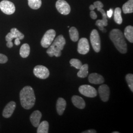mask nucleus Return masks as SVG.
<instances>
[{
    "instance_id": "obj_11",
    "label": "nucleus",
    "mask_w": 133,
    "mask_h": 133,
    "mask_svg": "<svg viewBox=\"0 0 133 133\" xmlns=\"http://www.w3.org/2000/svg\"><path fill=\"white\" fill-rule=\"evenodd\" d=\"M56 8L58 11L63 15H68L71 12V7L65 0H58L56 3Z\"/></svg>"
},
{
    "instance_id": "obj_23",
    "label": "nucleus",
    "mask_w": 133,
    "mask_h": 133,
    "mask_svg": "<svg viewBox=\"0 0 133 133\" xmlns=\"http://www.w3.org/2000/svg\"><path fill=\"white\" fill-rule=\"evenodd\" d=\"M114 21L117 24H122V17L121 16V10L119 8H116L115 10L114 13Z\"/></svg>"
},
{
    "instance_id": "obj_5",
    "label": "nucleus",
    "mask_w": 133,
    "mask_h": 133,
    "mask_svg": "<svg viewBox=\"0 0 133 133\" xmlns=\"http://www.w3.org/2000/svg\"><path fill=\"white\" fill-rule=\"evenodd\" d=\"M19 38L20 40L23 39L24 38V35L21 33L17 29L14 28L10 30V32L5 37V41L7 42V47L12 48L14 44L12 41L14 38Z\"/></svg>"
},
{
    "instance_id": "obj_4",
    "label": "nucleus",
    "mask_w": 133,
    "mask_h": 133,
    "mask_svg": "<svg viewBox=\"0 0 133 133\" xmlns=\"http://www.w3.org/2000/svg\"><path fill=\"white\" fill-rule=\"evenodd\" d=\"M94 5L95 6V9L99 11H100L102 14L103 19L101 20H98L96 22V25H97L100 30L102 31L104 29V27L108 25V20H107V15L105 12V10L102 8L104 6L103 3L100 1H96L94 3Z\"/></svg>"
},
{
    "instance_id": "obj_30",
    "label": "nucleus",
    "mask_w": 133,
    "mask_h": 133,
    "mask_svg": "<svg viewBox=\"0 0 133 133\" xmlns=\"http://www.w3.org/2000/svg\"><path fill=\"white\" fill-rule=\"evenodd\" d=\"M90 17L93 19H96L97 18V14L94 10H91Z\"/></svg>"
},
{
    "instance_id": "obj_13",
    "label": "nucleus",
    "mask_w": 133,
    "mask_h": 133,
    "mask_svg": "<svg viewBox=\"0 0 133 133\" xmlns=\"http://www.w3.org/2000/svg\"><path fill=\"white\" fill-rule=\"evenodd\" d=\"M98 92L101 100L103 102H107L109 99L110 90L109 86L105 84H102L98 89Z\"/></svg>"
},
{
    "instance_id": "obj_22",
    "label": "nucleus",
    "mask_w": 133,
    "mask_h": 133,
    "mask_svg": "<svg viewBox=\"0 0 133 133\" xmlns=\"http://www.w3.org/2000/svg\"><path fill=\"white\" fill-rule=\"evenodd\" d=\"M48 122L46 121H43L38 125L37 132L38 133H48Z\"/></svg>"
},
{
    "instance_id": "obj_19",
    "label": "nucleus",
    "mask_w": 133,
    "mask_h": 133,
    "mask_svg": "<svg viewBox=\"0 0 133 133\" xmlns=\"http://www.w3.org/2000/svg\"><path fill=\"white\" fill-rule=\"evenodd\" d=\"M30 52V48L28 44L24 43L21 46L19 53L22 58H27Z\"/></svg>"
},
{
    "instance_id": "obj_27",
    "label": "nucleus",
    "mask_w": 133,
    "mask_h": 133,
    "mask_svg": "<svg viewBox=\"0 0 133 133\" xmlns=\"http://www.w3.org/2000/svg\"><path fill=\"white\" fill-rule=\"evenodd\" d=\"M70 63L71 66H74L76 69H80L81 66H82V64L81 61L77 59H71L70 61Z\"/></svg>"
},
{
    "instance_id": "obj_1",
    "label": "nucleus",
    "mask_w": 133,
    "mask_h": 133,
    "mask_svg": "<svg viewBox=\"0 0 133 133\" xmlns=\"http://www.w3.org/2000/svg\"><path fill=\"white\" fill-rule=\"evenodd\" d=\"M20 100L22 107L26 109H30L34 106L36 97L33 88L26 86L20 92Z\"/></svg>"
},
{
    "instance_id": "obj_18",
    "label": "nucleus",
    "mask_w": 133,
    "mask_h": 133,
    "mask_svg": "<svg viewBox=\"0 0 133 133\" xmlns=\"http://www.w3.org/2000/svg\"><path fill=\"white\" fill-rule=\"evenodd\" d=\"M66 101L62 98H59L57 100L56 104V109L57 113L59 115L63 114L65 109L66 108Z\"/></svg>"
},
{
    "instance_id": "obj_25",
    "label": "nucleus",
    "mask_w": 133,
    "mask_h": 133,
    "mask_svg": "<svg viewBox=\"0 0 133 133\" xmlns=\"http://www.w3.org/2000/svg\"><path fill=\"white\" fill-rule=\"evenodd\" d=\"M70 37L71 41L73 42H77L79 38V34L77 29L74 27H72L69 30Z\"/></svg>"
},
{
    "instance_id": "obj_2",
    "label": "nucleus",
    "mask_w": 133,
    "mask_h": 133,
    "mask_svg": "<svg viewBox=\"0 0 133 133\" xmlns=\"http://www.w3.org/2000/svg\"><path fill=\"white\" fill-rule=\"evenodd\" d=\"M109 37L114 46L119 52L125 54L127 51V45L123 34L119 29H113L109 34Z\"/></svg>"
},
{
    "instance_id": "obj_15",
    "label": "nucleus",
    "mask_w": 133,
    "mask_h": 133,
    "mask_svg": "<svg viewBox=\"0 0 133 133\" xmlns=\"http://www.w3.org/2000/svg\"><path fill=\"white\" fill-rule=\"evenodd\" d=\"M42 114L39 110H35L31 114L30 119L32 124L35 127H38L40 123Z\"/></svg>"
},
{
    "instance_id": "obj_14",
    "label": "nucleus",
    "mask_w": 133,
    "mask_h": 133,
    "mask_svg": "<svg viewBox=\"0 0 133 133\" xmlns=\"http://www.w3.org/2000/svg\"><path fill=\"white\" fill-rule=\"evenodd\" d=\"M16 108V103L14 101H11L5 105L3 111V116L6 118H10L13 114Z\"/></svg>"
},
{
    "instance_id": "obj_9",
    "label": "nucleus",
    "mask_w": 133,
    "mask_h": 133,
    "mask_svg": "<svg viewBox=\"0 0 133 133\" xmlns=\"http://www.w3.org/2000/svg\"><path fill=\"white\" fill-rule=\"evenodd\" d=\"M79 92L82 95L89 98L97 96V91L95 88L89 85H83L79 87Z\"/></svg>"
},
{
    "instance_id": "obj_20",
    "label": "nucleus",
    "mask_w": 133,
    "mask_h": 133,
    "mask_svg": "<svg viewBox=\"0 0 133 133\" xmlns=\"http://www.w3.org/2000/svg\"><path fill=\"white\" fill-rule=\"evenodd\" d=\"M124 37L129 42L133 43V27L132 26H127L124 30Z\"/></svg>"
},
{
    "instance_id": "obj_21",
    "label": "nucleus",
    "mask_w": 133,
    "mask_h": 133,
    "mask_svg": "<svg viewBox=\"0 0 133 133\" xmlns=\"http://www.w3.org/2000/svg\"><path fill=\"white\" fill-rule=\"evenodd\" d=\"M124 14H127L133 12V0H129L122 6Z\"/></svg>"
},
{
    "instance_id": "obj_7",
    "label": "nucleus",
    "mask_w": 133,
    "mask_h": 133,
    "mask_svg": "<svg viewBox=\"0 0 133 133\" xmlns=\"http://www.w3.org/2000/svg\"><path fill=\"white\" fill-rule=\"evenodd\" d=\"M90 41L92 46L96 52H99L101 50V41L100 36L97 30L94 29L91 32Z\"/></svg>"
},
{
    "instance_id": "obj_17",
    "label": "nucleus",
    "mask_w": 133,
    "mask_h": 133,
    "mask_svg": "<svg viewBox=\"0 0 133 133\" xmlns=\"http://www.w3.org/2000/svg\"><path fill=\"white\" fill-rule=\"evenodd\" d=\"M71 101L74 105L78 109H83L85 107V101L83 98L78 96H73L71 98Z\"/></svg>"
},
{
    "instance_id": "obj_32",
    "label": "nucleus",
    "mask_w": 133,
    "mask_h": 133,
    "mask_svg": "<svg viewBox=\"0 0 133 133\" xmlns=\"http://www.w3.org/2000/svg\"><path fill=\"white\" fill-rule=\"evenodd\" d=\"M82 133H96L97 132L96 131L94 130V129H90V130H87L85 131H84V132H82Z\"/></svg>"
},
{
    "instance_id": "obj_29",
    "label": "nucleus",
    "mask_w": 133,
    "mask_h": 133,
    "mask_svg": "<svg viewBox=\"0 0 133 133\" xmlns=\"http://www.w3.org/2000/svg\"><path fill=\"white\" fill-rule=\"evenodd\" d=\"M8 60V58L4 54L0 53V64H4L6 63Z\"/></svg>"
},
{
    "instance_id": "obj_35",
    "label": "nucleus",
    "mask_w": 133,
    "mask_h": 133,
    "mask_svg": "<svg viewBox=\"0 0 133 133\" xmlns=\"http://www.w3.org/2000/svg\"><path fill=\"white\" fill-rule=\"evenodd\" d=\"M112 133H119V132H114Z\"/></svg>"
},
{
    "instance_id": "obj_16",
    "label": "nucleus",
    "mask_w": 133,
    "mask_h": 133,
    "mask_svg": "<svg viewBox=\"0 0 133 133\" xmlns=\"http://www.w3.org/2000/svg\"><path fill=\"white\" fill-rule=\"evenodd\" d=\"M88 80L90 83L94 84H102L105 81L103 76L97 73L91 74L88 77Z\"/></svg>"
},
{
    "instance_id": "obj_12",
    "label": "nucleus",
    "mask_w": 133,
    "mask_h": 133,
    "mask_svg": "<svg viewBox=\"0 0 133 133\" xmlns=\"http://www.w3.org/2000/svg\"><path fill=\"white\" fill-rule=\"evenodd\" d=\"M89 44L88 39L85 38L80 39L78 43L77 51L81 54L84 55L89 51Z\"/></svg>"
},
{
    "instance_id": "obj_31",
    "label": "nucleus",
    "mask_w": 133,
    "mask_h": 133,
    "mask_svg": "<svg viewBox=\"0 0 133 133\" xmlns=\"http://www.w3.org/2000/svg\"><path fill=\"white\" fill-rule=\"evenodd\" d=\"M113 14V10L111 9H110L109 10H108L107 11V17H108L109 18H111L112 15Z\"/></svg>"
},
{
    "instance_id": "obj_24",
    "label": "nucleus",
    "mask_w": 133,
    "mask_h": 133,
    "mask_svg": "<svg viewBox=\"0 0 133 133\" xmlns=\"http://www.w3.org/2000/svg\"><path fill=\"white\" fill-rule=\"evenodd\" d=\"M88 64L82 65L79 71L77 72V76L81 78H84L88 76Z\"/></svg>"
},
{
    "instance_id": "obj_3",
    "label": "nucleus",
    "mask_w": 133,
    "mask_h": 133,
    "mask_svg": "<svg viewBox=\"0 0 133 133\" xmlns=\"http://www.w3.org/2000/svg\"><path fill=\"white\" fill-rule=\"evenodd\" d=\"M49 48L46 53L50 57H60L61 55V51L63 49L66 44V41L63 36L61 35L57 37Z\"/></svg>"
},
{
    "instance_id": "obj_8",
    "label": "nucleus",
    "mask_w": 133,
    "mask_h": 133,
    "mask_svg": "<svg viewBox=\"0 0 133 133\" xmlns=\"http://www.w3.org/2000/svg\"><path fill=\"white\" fill-rule=\"evenodd\" d=\"M34 75L40 79H44L49 76V71L46 66L43 65H38L34 68Z\"/></svg>"
},
{
    "instance_id": "obj_28",
    "label": "nucleus",
    "mask_w": 133,
    "mask_h": 133,
    "mask_svg": "<svg viewBox=\"0 0 133 133\" xmlns=\"http://www.w3.org/2000/svg\"><path fill=\"white\" fill-rule=\"evenodd\" d=\"M126 80L128 83V86L132 92H133V75L129 74L126 76Z\"/></svg>"
},
{
    "instance_id": "obj_26",
    "label": "nucleus",
    "mask_w": 133,
    "mask_h": 133,
    "mask_svg": "<svg viewBox=\"0 0 133 133\" xmlns=\"http://www.w3.org/2000/svg\"><path fill=\"white\" fill-rule=\"evenodd\" d=\"M29 6L33 10H38L42 5L41 0H28Z\"/></svg>"
},
{
    "instance_id": "obj_6",
    "label": "nucleus",
    "mask_w": 133,
    "mask_h": 133,
    "mask_svg": "<svg viewBox=\"0 0 133 133\" xmlns=\"http://www.w3.org/2000/svg\"><path fill=\"white\" fill-rule=\"evenodd\" d=\"M56 36V32L53 29L47 31L41 40V45L44 48H48L52 43Z\"/></svg>"
},
{
    "instance_id": "obj_34",
    "label": "nucleus",
    "mask_w": 133,
    "mask_h": 133,
    "mask_svg": "<svg viewBox=\"0 0 133 133\" xmlns=\"http://www.w3.org/2000/svg\"><path fill=\"white\" fill-rule=\"evenodd\" d=\"M89 9H90L91 10H95V8L94 5H90V7H89Z\"/></svg>"
},
{
    "instance_id": "obj_33",
    "label": "nucleus",
    "mask_w": 133,
    "mask_h": 133,
    "mask_svg": "<svg viewBox=\"0 0 133 133\" xmlns=\"http://www.w3.org/2000/svg\"><path fill=\"white\" fill-rule=\"evenodd\" d=\"M20 39L19 38H16L15 41H14V43L16 45H19L20 44Z\"/></svg>"
},
{
    "instance_id": "obj_10",
    "label": "nucleus",
    "mask_w": 133,
    "mask_h": 133,
    "mask_svg": "<svg viewBox=\"0 0 133 133\" xmlns=\"http://www.w3.org/2000/svg\"><path fill=\"white\" fill-rule=\"evenodd\" d=\"M0 9L5 14L11 15L15 12V7L12 2L9 1L4 0L0 3Z\"/></svg>"
}]
</instances>
